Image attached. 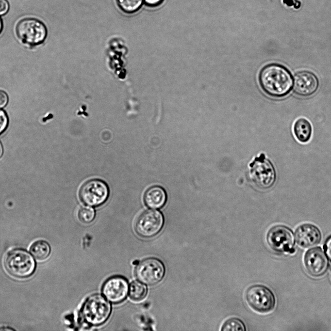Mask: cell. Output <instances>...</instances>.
<instances>
[{
    "label": "cell",
    "mask_w": 331,
    "mask_h": 331,
    "mask_svg": "<svg viewBox=\"0 0 331 331\" xmlns=\"http://www.w3.org/2000/svg\"><path fill=\"white\" fill-rule=\"evenodd\" d=\"M250 177L256 186L262 189L272 188L277 179V173L271 161L263 154L251 163Z\"/></svg>",
    "instance_id": "8992f818"
},
{
    "label": "cell",
    "mask_w": 331,
    "mask_h": 331,
    "mask_svg": "<svg viewBox=\"0 0 331 331\" xmlns=\"http://www.w3.org/2000/svg\"><path fill=\"white\" fill-rule=\"evenodd\" d=\"M120 9L127 14L137 11L141 7L143 0H116Z\"/></svg>",
    "instance_id": "ffe728a7"
},
{
    "label": "cell",
    "mask_w": 331,
    "mask_h": 331,
    "mask_svg": "<svg viewBox=\"0 0 331 331\" xmlns=\"http://www.w3.org/2000/svg\"><path fill=\"white\" fill-rule=\"evenodd\" d=\"M245 297L248 305L259 313H268L273 310L276 304L275 296L267 287L255 284L248 287Z\"/></svg>",
    "instance_id": "5b68a950"
},
{
    "label": "cell",
    "mask_w": 331,
    "mask_h": 331,
    "mask_svg": "<svg viewBox=\"0 0 331 331\" xmlns=\"http://www.w3.org/2000/svg\"><path fill=\"white\" fill-rule=\"evenodd\" d=\"M10 8V5L7 0H0V16L6 14Z\"/></svg>",
    "instance_id": "603a6c76"
},
{
    "label": "cell",
    "mask_w": 331,
    "mask_h": 331,
    "mask_svg": "<svg viewBox=\"0 0 331 331\" xmlns=\"http://www.w3.org/2000/svg\"><path fill=\"white\" fill-rule=\"evenodd\" d=\"M3 154V148L2 145L0 142V158L1 157Z\"/></svg>",
    "instance_id": "83f0119b"
},
{
    "label": "cell",
    "mask_w": 331,
    "mask_h": 331,
    "mask_svg": "<svg viewBox=\"0 0 331 331\" xmlns=\"http://www.w3.org/2000/svg\"><path fill=\"white\" fill-rule=\"evenodd\" d=\"M3 265L10 275L19 279L31 276L35 269V263L32 256L20 248L7 252L4 257Z\"/></svg>",
    "instance_id": "3957f363"
},
{
    "label": "cell",
    "mask_w": 331,
    "mask_h": 331,
    "mask_svg": "<svg viewBox=\"0 0 331 331\" xmlns=\"http://www.w3.org/2000/svg\"><path fill=\"white\" fill-rule=\"evenodd\" d=\"M8 100L6 93L0 90V108L4 107L7 103Z\"/></svg>",
    "instance_id": "d4e9b609"
},
{
    "label": "cell",
    "mask_w": 331,
    "mask_h": 331,
    "mask_svg": "<svg viewBox=\"0 0 331 331\" xmlns=\"http://www.w3.org/2000/svg\"><path fill=\"white\" fill-rule=\"evenodd\" d=\"M129 284L124 278L114 276L108 279L102 288V292L106 299L113 303L123 301L127 296Z\"/></svg>",
    "instance_id": "4fadbf2b"
},
{
    "label": "cell",
    "mask_w": 331,
    "mask_h": 331,
    "mask_svg": "<svg viewBox=\"0 0 331 331\" xmlns=\"http://www.w3.org/2000/svg\"><path fill=\"white\" fill-rule=\"evenodd\" d=\"M321 239L319 228L311 223H304L297 227L295 231V240L302 248H308L317 245Z\"/></svg>",
    "instance_id": "5bb4252c"
},
{
    "label": "cell",
    "mask_w": 331,
    "mask_h": 331,
    "mask_svg": "<svg viewBox=\"0 0 331 331\" xmlns=\"http://www.w3.org/2000/svg\"><path fill=\"white\" fill-rule=\"evenodd\" d=\"M79 220L84 223H89L94 219L95 211L93 208L89 206L81 207L78 212Z\"/></svg>",
    "instance_id": "44dd1931"
},
{
    "label": "cell",
    "mask_w": 331,
    "mask_h": 331,
    "mask_svg": "<svg viewBox=\"0 0 331 331\" xmlns=\"http://www.w3.org/2000/svg\"><path fill=\"white\" fill-rule=\"evenodd\" d=\"M16 32L17 37L23 43L31 46L43 43L47 35L44 23L33 17L20 20L16 26Z\"/></svg>",
    "instance_id": "277c9868"
},
{
    "label": "cell",
    "mask_w": 331,
    "mask_h": 331,
    "mask_svg": "<svg viewBox=\"0 0 331 331\" xmlns=\"http://www.w3.org/2000/svg\"><path fill=\"white\" fill-rule=\"evenodd\" d=\"M164 0H144L146 5L150 7H155L161 5Z\"/></svg>",
    "instance_id": "484cf974"
},
{
    "label": "cell",
    "mask_w": 331,
    "mask_h": 331,
    "mask_svg": "<svg viewBox=\"0 0 331 331\" xmlns=\"http://www.w3.org/2000/svg\"><path fill=\"white\" fill-rule=\"evenodd\" d=\"M30 251L32 255L38 261H43L50 256L51 249L49 244L43 240H38L32 244Z\"/></svg>",
    "instance_id": "e0dca14e"
},
{
    "label": "cell",
    "mask_w": 331,
    "mask_h": 331,
    "mask_svg": "<svg viewBox=\"0 0 331 331\" xmlns=\"http://www.w3.org/2000/svg\"><path fill=\"white\" fill-rule=\"evenodd\" d=\"M269 247L280 253H293L295 252V237L293 232L288 227L277 225L272 227L266 235Z\"/></svg>",
    "instance_id": "52a82bcc"
},
{
    "label": "cell",
    "mask_w": 331,
    "mask_h": 331,
    "mask_svg": "<svg viewBox=\"0 0 331 331\" xmlns=\"http://www.w3.org/2000/svg\"><path fill=\"white\" fill-rule=\"evenodd\" d=\"M293 130L297 140L302 143H307L311 139L312 126L310 122L306 118L298 119L294 124Z\"/></svg>",
    "instance_id": "2e32d148"
},
{
    "label": "cell",
    "mask_w": 331,
    "mask_h": 331,
    "mask_svg": "<svg viewBox=\"0 0 331 331\" xmlns=\"http://www.w3.org/2000/svg\"><path fill=\"white\" fill-rule=\"evenodd\" d=\"M222 331H245L246 326L243 321L237 317H231L225 320L221 325Z\"/></svg>",
    "instance_id": "d6986e66"
},
{
    "label": "cell",
    "mask_w": 331,
    "mask_h": 331,
    "mask_svg": "<svg viewBox=\"0 0 331 331\" xmlns=\"http://www.w3.org/2000/svg\"><path fill=\"white\" fill-rule=\"evenodd\" d=\"M319 80L313 72L302 70L296 73L294 77L293 92L301 97H308L316 92L319 87Z\"/></svg>",
    "instance_id": "7c38bea8"
},
{
    "label": "cell",
    "mask_w": 331,
    "mask_h": 331,
    "mask_svg": "<svg viewBox=\"0 0 331 331\" xmlns=\"http://www.w3.org/2000/svg\"><path fill=\"white\" fill-rule=\"evenodd\" d=\"M259 82L264 92L270 96L282 97L292 90L293 79L290 71L278 63L264 66L259 75Z\"/></svg>",
    "instance_id": "6da1fadb"
},
{
    "label": "cell",
    "mask_w": 331,
    "mask_h": 331,
    "mask_svg": "<svg viewBox=\"0 0 331 331\" xmlns=\"http://www.w3.org/2000/svg\"><path fill=\"white\" fill-rule=\"evenodd\" d=\"M8 124V118L6 112L0 110V134L6 129Z\"/></svg>",
    "instance_id": "7402d4cb"
},
{
    "label": "cell",
    "mask_w": 331,
    "mask_h": 331,
    "mask_svg": "<svg viewBox=\"0 0 331 331\" xmlns=\"http://www.w3.org/2000/svg\"><path fill=\"white\" fill-rule=\"evenodd\" d=\"M324 249L326 256L331 261V235L326 240Z\"/></svg>",
    "instance_id": "cb8c5ba5"
},
{
    "label": "cell",
    "mask_w": 331,
    "mask_h": 331,
    "mask_svg": "<svg viewBox=\"0 0 331 331\" xmlns=\"http://www.w3.org/2000/svg\"><path fill=\"white\" fill-rule=\"evenodd\" d=\"M305 268L313 277L324 275L328 268V260L325 253L320 247H315L307 251L304 257Z\"/></svg>",
    "instance_id": "8fae6325"
},
{
    "label": "cell",
    "mask_w": 331,
    "mask_h": 331,
    "mask_svg": "<svg viewBox=\"0 0 331 331\" xmlns=\"http://www.w3.org/2000/svg\"><path fill=\"white\" fill-rule=\"evenodd\" d=\"M164 223V217L160 212L148 210L138 217L135 224V230L140 236L149 238L159 233Z\"/></svg>",
    "instance_id": "30bf717a"
},
{
    "label": "cell",
    "mask_w": 331,
    "mask_h": 331,
    "mask_svg": "<svg viewBox=\"0 0 331 331\" xmlns=\"http://www.w3.org/2000/svg\"><path fill=\"white\" fill-rule=\"evenodd\" d=\"M166 200L165 190L161 187L154 186L149 188L144 195L145 205L151 208L162 207Z\"/></svg>",
    "instance_id": "9a60e30c"
},
{
    "label": "cell",
    "mask_w": 331,
    "mask_h": 331,
    "mask_svg": "<svg viewBox=\"0 0 331 331\" xmlns=\"http://www.w3.org/2000/svg\"><path fill=\"white\" fill-rule=\"evenodd\" d=\"M146 286L138 281L132 282L129 288V293L131 299L135 301L142 300L147 294Z\"/></svg>",
    "instance_id": "ac0fdd59"
},
{
    "label": "cell",
    "mask_w": 331,
    "mask_h": 331,
    "mask_svg": "<svg viewBox=\"0 0 331 331\" xmlns=\"http://www.w3.org/2000/svg\"><path fill=\"white\" fill-rule=\"evenodd\" d=\"M109 194V188L103 181L94 179L86 182L81 187L79 196L85 205L97 206L107 200Z\"/></svg>",
    "instance_id": "9c48e42d"
},
{
    "label": "cell",
    "mask_w": 331,
    "mask_h": 331,
    "mask_svg": "<svg viewBox=\"0 0 331 331\" xmlns=\"http://www.w3.org/2000/svg\"><path fill=\"white\" fill-rule=\"evenodd\" d=\"M111 311V305L106 299L100 294H94L88 297L83 303L80 318L86 326H99L107 321Z\"/></svg>",
    "instance_id": "7a4b0ae2"
},
{
    "label": "cell",
    "mask_w": 331,
    "mask_h": 331,
    "mask_svg": "<svg viewBox=\"0 0 331 331\" xmlns=\"http://www.w3.org/2000/svg\"><path fill=\"white\" fill-rule=\"evenodd\" d=\"M2 29H3V22H2V20L1 19V18H0V33L1 32Z\"/></svg>",
    "instance_id": "4316f807"
},
{
    "label": "cell",
    "mask_w": 331,
    "mask_h": 331,
    "mask_svg": "<svg viewBox=\"0 0 331 331\" xmlns=\"http://www.w3.org/2000/svg\"><path fill=\"white\" fill-rule=\"evenodd\" d=\"M166 268L163 263L156 258L145 259L137 264L135 275L141 282L148 285H154L164 277Z\"/></svg>",
    "instance_id": "ba28073f"
}]
</instances>
